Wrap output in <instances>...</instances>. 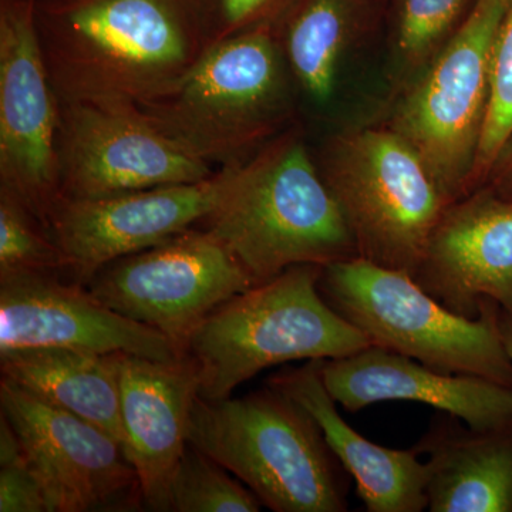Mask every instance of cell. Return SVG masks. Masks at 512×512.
Returning a JSON list of instances; mask_svg holds the SVG:
<instances>
[{
    "label": "cell",
    "instance_id": "obj_9",
    "mask_svg": "<svg viewBox=\"0 0 512 512\" xmlns=\"http://www.w3.org/2000/svg\"><path fill=\"white\" fill-rule=\"evenodd\" d=\"M83 285L114 312L164 333L185 355L198 326L255 282L220 239L194 227L104 265Z\"/></svg>",
    "mask_w": 512,
    "mask_h": 512
},
{
    "label": "cell",
    "instance_id": "obj_1",
    "mask_svg": "<svg viewBox=\"0 0 512 512\" xmlns=\"http://www.w3.org/2000/svg\"><path fill=\"white\" fill-rule=\"evenodd\" d=\"M36 26L59 99L136 103L208 50L180 0H53L36 8Z\"/></svg>",
    "mask_w": 512,
    "mask_h": 512
},
{
    "label": "cell",
    "instance_id": "obj_3",
    "mask_svg": "<svg viewBox=\"0 0 512 512\" xmlns=\"http://www.w3.org/2000/svg\"><path fill=\"white\" fill-rule=\"evenodd\" d=\"M291 77L275 29H252L210 47L173 86L133 104L185 150L225 167L282 133Z\"/></svg>",
    "mask_w": 512,
    "mask_h": 512
},
{
    "label": "cell",
    "instance_id": "obj_7",
    "mask_svg": "<svg viewBox=\"0 0 512 512\" xmlns=\"http://www.w3.org/2000/svg\"><path fill=\"white\" fill-rule=\"evenodd\" d=\"M320 174L360 258L413 274L447 202L416 148L392 127L338 134Z\"/></svg>",
    "mask_w": 512,
    "mask_h": 512
},
{
    "label": "cell",
    "instance_id": "obj_21",
    "mask_svg": "<svg viewBox=\"0 0 512 512\" xmlns=\"http://www.w3.org/2000/svg\"><path fill=\"white\" fill-rule=\"evenodd\" d=\"M384 0H295L275 32L292 79L309 99L325 103L335 90L340 60L372 25Z\"/></svg>",
    "mask_w": 512,
    "mask_h": 512
},
{
    "label": "cell",
    "instance_id": "obj_4",
    "mask_svg": "<svg viewBox=\"0 0 512 512\" xmlns=\"http://www.w3.org/2000/svg\"><path fill=\"white\" fill-rule=\"evenodd\" d=\"M322 268L293 265L232 296L198 326L185 348L197 367L198 396L227 399L269 367L340 359L372 346L323 298Z\"/></svg>",
    "mask_w": 512,
    "mask_h": 512
},
{
    "label": "cell",
    "instance_id": "obj_15",
    "mask_svg": "<svg viewBox=\"0 0 512 512\" xmlns=\"http://www.w3.org/2000/svg\"><path fill=\"white\" fill-rule=\"evenodd\" d=\"M412 276L457 315L484 302L512 315V200L483 187L448 204Z\"/></svg>",
    "mask_w": 512,
    "mask_h": 512
},
{
    "label": "cell",
    "instance_id": "obj_30",
    "mask_svg": "<svg viewBox=\"0 0 512 512\" xmlns=\"http://www.w3.org/2000/svg\"><path fill=\"white\" fill-rule=\"evenodd\" d=\"M49 2H53V0H49Z\"/></svg>",
    "mask_w": 512,
    "mask_h": 512
},
{
    "label": "cell",
    "instance_id": "obj_16",
    "mask_svg": "<svg viewBox=\"0 0 512 512\" xmlns=\"http://www.w3.org/2000/svg\"><path fill=\"white\" fill-rule=\"evenodd\" d=\"M320 375L330 396L346 412L406 400L451 414L471 429H495L512 423V387L481 377L441 372L377 346L340 359L322 360Z\"/></svg>",
    "mask_w": 512,
    "mask_h": 512
},
{
    "label": "cell",
    "instance_id": "obj_28",
    "mask_svg": "<svg viewBox=\"0 0 512 512\" xmlns=\"http://www.w3.org/2000/svg\"><path fill=\"white\" fill-rule=\"evenodd\" d=\"M484 187L491 188L507 200H512V144L494 165Z\"/></svg>",
    "mask_w": 512,
    "mask_h": 512
},
{
    "label": "cell",
    "instance_id": "obj_10",
    "mask_svg": "<svg viewBox=\"0 0 512 512\" xmlns=\"http://www.w3.org/2000/svg\"><path fill=\"white\" fill-rule=\"evenodd\" d=\"M59 106L62 197L198 183L220 170L161 133L130 101L59 99Z\"/></svg>",
    "mask_w": 512,
    "mask_h": 512
},
{
    "label": "cell",
    "instance_id": "obj_24",
    "mask_svg": "<svg viewBox=\"0 0 512 512\" xmlns=\"http://www.w3.org/2000/svg\"><path fill=\"white\" fill-rule=\"evenodd\" d=\"M512 144V0L508 3L495 37L491 64L490 99L476 161L470 180L471 192L487 183L494 165Z\"/></svg>",
    "mask_w": 512,
    "mask_h": 512
},
{
    "label": "cell",
    "instance_id": "obj_2",
    "mask_svg": "<svg viewBox=\"0 0 512 512\" xmlns=\"http://www.w3.org/2000/svg\"><path fill=\"white\" fill-rule=\"evenodd\" d=\"M201 228L220 239L255 285L293 265L326 266L359 256L319 165L293 130L235 164L227 190Z\"/></svg>",
    "mask_w": 512,
    "mask_h": 512
},
{
    "label": "cell",
    "instance_id": "obj_19",
    "mask_svg": "<svg viewBox=\"0 0 512 512\" xmlns=\"http://www.w3.org/2000/svg\"><path fill=\"white\" fill-rule=\"evenodd\" d=\"M427 456V510L512 512V423L476 430L441 412L416 446Z\"/></svg>",
    "mask_w": 512,
    "mask_h": 512
},
{
    "label": "cell",
    "instance_id": "obj_20",
    "mask_svg": "<svg viewBox=\"0 0 512 512\" xmlns=\"http://www.w3.org/2000/svg\"><path fill=\"white\" fill-rule=\"evenodd\" d=\"M0 373L2 379L90 421L123 444L117 353L63 348L16 350L0 355Z\"/></svg>",
    "mask_w": 512,
    "mask_h": 512
},
{
    "label": "cell",
    "instance_id": "obj_26",
    "mask_svg": "<svg viewBox=\"0 0 512 512\" xmlns=\"http://www.w3.org/2000/svg\"><path fill=\"white\" fill-rule=\"evenodd\" d=\"M207 49L248 30L272 28L295 0H180Z\"/></svg>",
    "mask_w": 512,
    "mask_h": 512
},
{
    "label": "cell",
    "instance_id": "obj_11",
    "mask_svg": "<svg viewBox=\"0 0 512 512\" xmlns=\"http://www.w3.org/2000/svg\"><path fill=\"white\" fill-rule=\"evenodd\" d=\"M59 97L40 46L35 0L0 10V191L47 229L59 198Z\"/></svg>",
    "mask_w": 512,
    "mask_h": 512
},
{
    "label": "cell",
    "instance_id": "obj_14",
    "mask_svg": "<svg viewBox=\"0 0 512 512\" xmlns=\"http://www.w3.org/2000/svg\"><path fill=\"white\" fill-rule=\"evenodd\" d=\"M39 348L161 362L185 356L164 333L114 312L80 282H64L60 274L0 276V355Z\"/></svg>",
    "mask_w": 512,
    "mask_h": 512
},
{
    "label": "cell",
    "instance_id": "obj_8",
    "mask_svg": "<svg viewBox=\"0 0 512 512\" xmlns=\"http://www.w3.org/2000/svg\"><path fill=\"white\" fill-rule=\"evenodd\" d=\"M510 0H476L392 117L429 167L447 204L470 195L490 99L495 37Z\"/></svg>",
    "mask_w": 512,
    "mask_h": 512
},
{
    "label": "cell",
    "instance_id": "obj_29",
    "mask_svg": "<svg viewBox=\"0 0 512 512\" xmlns=\"http://www.w3.org/2000/svg\"><path fill=\"white\" fill-rule=\"evenodd\" d=\"M498 328L503 338L505 349L512 359V315L504 311H498Z\"/></svg>",
    "mask_w": 512,
    "mask_h": 512
},
{
    "label": "cell",
    "instance_id": "obj_17",
    "mask_svg": "<svg viewBox=\"0 0 512 512\" xmlns=\"http://www.w3.org/2000/svg\"><path fill=\"white\" fill-rule=\"evenodd\" d=\"M123 446L136 468L144 508L170 511V484L187 447L188 420L200 392L190 357L175 362L117 353Z\"/></svg>",
    "mask_w": 512,
    "mask_h": 512
},
{
    "label": "cell",
    "instance_id": "obj_23",
    "mask_svg": "<svg viewBox=\"0 0 512 512\" xmlns=\"http://www.w3.org/2000/svg\"><path fill=\"white\" fill-rule=\"evenodd\" d=\"M476 0H394V29L406 69H426Z\"/></svg>",
    "mask_w": 512,
    "mask_h": 512
},
{
    "label": "cell",
    "instance_id": "obj_22",
    "mask_svg": "<svg viewBox=\"0 0 512 512\" xmlns=\"http://www.w3.org/2000/svg\"><path fill=\"white\" fill-rule=\"evenodd\" d=\"M262 503L227 468L188 443L170 484V511L259 512Z\"/></svg>",
    "mask_w": 512,
    "mask_h": 512
},
{
    "label": "cell",
    "instance_id": "obj_27",
    "mask_svg": "<svg viewBox=\"0 0 512 512\" xmlns=\"http://www.w3.org/2000/svg\"><path fill=\"white\" fill-rule=\"evenodd\" d=\"M0 512H50L42 480L3 414H0Z\"/></svg>",
    "mask_w": 512,
    "mask_h": 512
},
{
    "label": "cell",
    "instance_id": "obj_18",
    "mask_svg": "<svg viewBox=\"0 0 512 512\" xmlns=\"http://www.w3.org/2000/svg\"><path fill=\"white\" fill-rule=\"evenodd\" d=\"M322 360L275 373L268 386L295 400L318 423L330 450L355 480L357 495L369 512L427 510L429 466L419 450L379 446L349 426L338 412L322 375Z\"/></svg>",
    "mask_w": 512,
    "mask_h": 512
},
{
    "label": "cell",
    "instance_id": "obj_13",
    "mask_svg": "<svg viewBox=\"0 0 512 512\" xmlns=\"http://www.w3.org/2000/svg\"><path fill=\"white\" fill-rule=\"evenodd\" d=\"M235 164L198 183L99 198L60 197L47 220V232L69 261L74 281L84 284L104 265L201 224L227 190Z\"/></svg>",
    "mask_w": 512,
    "mask_h": 512
},
{
    "label": "cell",
    "instance_id": "obj_12",
    "mask_svg": "<svg viewBox=\"0 0 512 512\" xmlns=\"http://www.w3.org/2000/svg\"><path fill=\"white\" fill-rule=\"evenodd\" d=\"M0 410L42 480L50 512L146 510L136 468L107 431L5 379Z\"/></svg>",
    "mask_w": 512,
    "mask_h": 512
},
{
    "label": "cell",
    "instance_id": "obj_6",
    "mask_svg": "<svg viewBox=\"0 0 512 512\" xmlns=\"http://www.w3.org/2000/svg\"><path fill=\"white\" fill-rule=\"evenodd\" d=\"M319 291L372 346L453 373L512 387V359L498 328V305L484 302L477 318L451 312L409 272L365 258L323 266Z\"/></svg>",
    "mask_w": 512,
    "mask_h": 512
},
{
    "label": "cell",
    "instance_id": "obj_25",
    "mask_svg": "<svg viewBox=\"0 0 512 512\" xmlns=\"http://www.w3.org/2000/svg\"><path fill=\"white\" fill-rule=\"evenodd\" d=\"M63 272L69 261L42 222L0 191V276Z\"/></svg>",
    "mask_w": 512,
    "mask_h": 512
},
{
    "label": "cell",
    "instance_id": "obj_5",
    "mask_svg": "<svg viewBox=\"0 0 512 512\" xmlns=\"http://www.w3.org/2000/svg\"><path fill=\"white\" fill-rule=\"evenodd\" d=\"M187 440L269 510L348 511L345 468L311 414L281 390L268 386L238 399L198 396Z\"/></svg>",
    "mask_w": 512,
    "mask_h": 512
}]
</instances>
